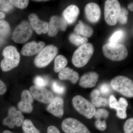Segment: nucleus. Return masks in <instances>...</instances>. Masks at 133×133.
<instances>
[{"label": "nucleus", "instance_id": "nucleus-19", "mask_svg": "<svg viewBox=\"0 0 133 133\" xmlns=\"http://www.w3.org/2000/svg\"><path fill=\"white\" fill-rule=\"evenodd\" d=\"M79 13V9L77 6L73 5H70L64 11L63 18L67 23L72 24L76 21Z\"/></svg>", "mask_w": 133, "mask_h": 133}, {"label": "nucleus", "instance_id": "nucleus-3", "mask_svg": "<svg viewBox=\"0 0 133 133\" xmlns=\"http://www.w3.org/2000/svg\"><path fill=\"white\" fill-rule=\"evenodd\" d=\"M4 58L1 63V67L3 71L6 72L16 67L19 64L20 55L14 46L6 47L3 51Z\"/></svg>", "mask_w": 133, "mask_h": 133}, {"label": "nucleus", "instance_id": "nucleus-9", "mask_svg": "<svg viewBox=\"0 0 133 133\" xmlns=\"http://www.w3.org/2000/svg\"><path fill=\"white\" fill-rule=\"evenodd\" d=\"M62 128L65 133H91L86 126L73 118L65 119L62 122Z\"/></svg>", "mask_w": 133, "mask_h": 133}, {"label": "nucleus", "instance_id": "nucleus-28", "mask_svg": "<svg viewBox=\"0 0 133 133\" xmlns=\"http://www.w3.org/2000/svg\"><path fill=\"white\" fill-rule=\"evenodd\" d=\"M10 26L8 23L3 20H0V35L6 36L10 31Z\"/></svg>", "mask_w": 133, "mask_h": 133}, {"label": "nucleus", "instance_id": "nucleus-42", "mask_svg": "<svg viewBox=\"0 0 133 133\" xmlns=\"http://www.w3.org/2000/svg\"><path fill=\"white\" fill-rule=\"evenodd\" d=\"M5 15L4 13L0 12V19H3L5 18Z\"/></svg>", "mask_w": 133, "mask_h": 133}, {"label": "nucleus", "instance_id": "nucleus-27", "mask_svg": "<svg viewBox=\"0 0 133 133\" xmlns=\"http://www.w3.org/2000/svg\"><path fill=\"white\" fill-rule=\"evenodd\" d=\"M125 33L122 30L116 31L109 39L110 43H117L122 41L125 36Z\"/></svg>", "mask_w": 133, "mask_h": 133}, {"label": "nucleus", "instance_id": "nucleus-41", "mask_svg": "<svg viewBox=\"0 0 133 133\" xmlns=\"http://www.w3.org/2000/svg\"><path fill=\"white\" fill-rule=\"evenodd\" d=\"M128 9L130 10V11H133V3H130V4H129L128 5Z\"/></svg>", "mask_w": 133, "mask_h": 133}, {"label": "nucleus", "instance_id": "nucleus-1", "mask_svg": "<svg viewBox=\"0 0 133 133\" xmlns=\"http://www.w3.org/2000/svg\"><path fill=\"white\" fill-rule=\"evenodd\" d=\"M94 51L93 45L90 43H86L80 45L75 51L72 62L77 68L84 66L89 62Z\"/></svg>", "mask_w": 133, "mask_h": 133}, {"label": "nucleus", "instance_id": "nucleus-17", "mask_svg": "<svg viewBox=\"0 0 133 133\" xmlns=\"http://www.w3.org/2000/svg\"><path fill=\"white\" fill-rule=\"evenodd\" d=\"M45 43L44 42L37 43L32 41L26 44L22 49V55L27 56H31L39 53L44 48Z\"/></svg>", "mask_w": 133, "mask_h": 133}, {"label": "nucleus", "instance_id": "nucleus-8", "mask_svg": "<svg viewBox=\"0 0 133 133\" xmlns=\"http://www.w3.org/2000/svg\"><path fill=\"white\" fill-rule=\"evenodd\" d=\"M32 34L33 30L30 23L24 21L15 29L12 34V39L17 43H24L30 38Z\"/></svg>", "mask_w": 133, "mask_h": 133}, {"label": "nucleus", "instance_id": "nucleus-31", "mask_svg": "<svg viewBox=\"0 0 133 133\" xmlns=\"http://www.w3.org/2000/svg\"><path fill=\"white\" fill-rule=\"evenodd\" d=\"M10 2L13 6L21 9H24L27 7L29 2L27 0H10Z\"/></svg>", "mask_w": 133, "mask_h": 133}, {"label": "nucleus", "instance_id": "nucleus-20", "mask_svg": "<svg viewBox=\"0 0 133 133\" xmlns=\"http://www.w3.org/2000/svg\"><path fill=\"white\" fill-rule=\"evenodd\" d=\"M58 77L62 80H70L72 83L76 84L78 80L79 76L77 72L74 71L69 67H65L59 72Z\"/></svg>", "mask_w": 133, "mask_h": 133}, {"label": "nucleus", "instance_id": "nucleus-38", "mask_svg": "<svg viewBox=\"0 0 133 133\" xmlns=\"http://www.w3.org/2000/svg\"><path fill=\"white\" fill-rule=\"evenodd\" d=\"M118 102L114 95H112L109 98V106L111 108L116 109L118 105Z\"/></svg>", "mask_w": 133, "mask_h": 133}, {"label": "nucleus", "instance_id": "nucleus-37", "mask_svg": "<svg viewBox=\"0 0 133 133\" xmlns=\"http://www.w3.org/2000/svg\"><path fill=\"white\" fill-rule=\"evenodd\" d=\"M95 125L98 129L101 131H104L106 129V124L104 120L101 121V120H97L95 122Z\"/></svg>", "mask_w": 133, "mask_h": 133}, {"label": "nucleus", "instance_id": "nucleus-39", "mask_svg": "<svg viewBox=\"0 0 133 133\" xmlns=\"http://www.w3.org/2000/svg\"><path fill=\"white\" fill-rule=\"evenodd\" d=\"M6 86L5 83L0 79V95L5 94L6 91Z\"/></svg>", "mask_w": 133, "mask_h": 133}, {"label": "nucleus", "instance_id": "nucleus-15", "mask_svg": "<svg viewBox=\"0 0 133 133\" xmlns=\"http://www.w3.org/2000/svg\"><path fill=\"white\" fill-rule=\"evenodd\" d=\"M85 12L87 18L91 22L95 23L99 20L101 11L99 6L96 3H88L85 6Z\"/></svg>", "mask_w": 133, "mask_h": 133}, {"label": "nucleus", "instance_id": "nucleus-34", "mask_svg": "<svg viewBox=\"0 0 133 133\" xmlns=\"http://www.w3.org/2000/svg\"><path fill=\"white\" fill-rule=\"evenodd\" d=\"M109 115V112L107 110L104 109H98L95 112L94 116L95 118L100 120L101 119H106L108 118Z\"/></svg>", "mask_w": 133, "mask_h": 133}, {"label": "nucleus", "instance_id": "nucleus-14", "mask_svg": "<svg viewBox=\"0 0 133 133\" xmlns=\"http://www.w3.org/2000/svg\"><path fill=\"white\" fill-rule=\"evenodd\" d=\"M30 24L31 28L38 35L45 34L49 30V24L47 22L41 21L36 15L32 14L29 16Z\"/></svg>", "mask_w": 133, "mask_h": 133}, {"label": "nucleus", "instance_id": "nucleus-44", "mask_svg": "<svg viewBox=\"0 0 133 133\" xmlns=\"http://www.w3.org/2000/svg\"><path fill=\"white\" fill-rule=\"evenodd\" d=\"M3 39L2 38H1V37H0V45H1L3 43Z\"/></svg>", "mask_w": 133, "mask_h": 133}, {"label": "nucleus", "instance_id": "nucleus-23", "mask_svg": "<svg viewBox=\"0 0 133 133\" xmlns=\"http://www.w3.org/2000/svg\"><path fill=\"white\" fill-rule=\"evenodd\" d=\"M118 102V105L116 109V115L120 118H126L127 116L126 109L128 105L127 101L124 98H121Z\"/></svg>", "mask_w": 133, "mask_h": 133}, {"label": "nucleus", "instance_id": "nucleus-7", "mask_svg": "<svg viewBox=\"0 0 133 133\" xmlns=\"http://www.w3.org/2000/svg\"><path fill=\"white\" fill-rule=\"evenodd\" d=\"M121 7L118 1L107 0L105 2V21L110 26H114L117 23Z\"/></svg>", "mask_w": 133, "mask_h": 133}, {"label": "nucleus", "instance_id": "nucleus-21", "mask_svg": "<svg viewBox=\"0 0 133 133\" xmlns=\"http://www.w3.org/2000/svg\"><path fill=\"white\" fill-rule=\"evenodd\" d=\"M90 97L92 103L97 107H105L108 104V100L101 96L99 91L95 90L91 93Z\"/></svg>", "mask_w": 133, "mask_h": 133}, {"label": "nucleus", "instance_id": "nucleus-11", "mask_svg": "<svg viewBox=\"0 0 133 133\" xmlns=\"http://www.w3.org/2000/svg\"><path fill=\"white\" fill-rule=\"evenodd\" d=\"M33 98L44 104L50 103L54 98V96L50 91L42 87L33 85L30 88V91Z\"/></svg>", "mask_w": 133, "mask_h": 133}, {"label": "nucleus", "instance_id": "nucleus-45", "mask_svg": "<svg viewBox=\"0 0 133 133\" xmlns=\"http://www.w3.org/2000/svg\"><path fill=\"white\" fill-rule=\"evenodd\" d=\"M38 1V2H40V1Z\"/></svg>", "mask_w": 133, "mask_h": 133}, {"label": "nucleus", "instance_id": "nucleus-32", "mask_svg": "<svg viewBox=\"0 0 133 133\" xmlns=\"http://www.w3.org/2000/svg\"><path fill=\"white\" fill-rule=\"evenodd\" d=\"M128 12L125 8H121L119 15L118 21L121 24H125L127 23L128 17Z\"/></svg>", "mask_w": 133, "mask_h": 133}, {"label": "nucleus", "instance_id": "nucleus-13", "mask_svg": "<svg viewBox=\"0 0 133 133\" xmlns=\"http://www.w3.org/2000/svg\"><path fill=\"white\" fill-rule=\"evenodd\" d=\"M21 101L19 102L18 108L21 111L30 113L33 111L32 105L34 98L30 92L28 90H24L22 92L21 95Z\"/></svg>", "mask_w": 133, "mask_h": 133}, {"label": "nucleus", "instance_id": "nucleus-4", "mask_svg": "<svg viewBox=\"0 0 133 133\" xmlns=\"http://www.w3.org/2000/svg\"><path fill=\"white\" fill-rule=\"evenodd\" d=\"M111 86L114 90L122 95L128 97H133V81L127 77L116 76L111 81Z\"/></svg>", "mask_w": 133, "mask_h": 133}, {"label": "nucleus", "instance_id": "nucleus-25", "mask_svg": "<svg viewBox=\"0 0 133 133\" xmlns=\"http://www.w3.org/2000/svg\"><path fill=\"white\" fill-rule=\"evenodd\" d=\"M69 39L72 43L77 46H80L88 42L87 38L75 33L71 34L69 36Z\"/></svg>", "mask_w": 133, "mask_h": 133}, {"label": "nucleus", "instance_id": "nucleus-26", "mask_svg": "<svg viewBox=\"0 0 133 133\" xmlns=\"http://www.w3.org/2000/svg\"><path fill=\"white\" fill-rule=\"evenodd\" d=\"M22 128L25 133H40L30 120L25 119L22 124Z\"/></svg>", "mask_w": 133, "mask_h": 133}, {"label": "nucleus", "instance_id": "nucleus-43", "mask_svg": "<svg viewBox=\"0 0 133 133\" xmlns=\"http://www.w3.org/2000/svg\"><path fill=\"white\" fill-rule=\"evenodd\" d=\"M3 133H14L11 132V131H8V130H6L3 132Z\"/></svg>", "mask_w": 133, "mask_h": 133}, {"label": "nucleus", "instance_id": "nucleus-2", "mask_svg": "<svg viewBox=\"0 0 133 133\" xmlns=\"http://www.w3.org/2000/svg\"><path fill=\"white\" fill-rule=\"evenodd\" d=\"M102 51L107 57L114 61H121L128 55L127 49L125 45L118 43H108L103 45Z\"/></svg>", "mask_w": 133, "mask_h": 133}, {"label": "nucleus", "instance_id": "nucleus-5", "mask_svg": "<svg viewBox=\"0 0 133 133\" xmlns=\"http://www.w3.org/2000/svg\"><path fill=\"white\" fill-rule=\"evenodd\" d=\"M72 104L76 111L87 118L91 119L94 116L96 111L95 107L83 96H75L72 98Z\"/></svg>", "mask_w": 133, "mask_h": 133}, {"label": "nucleus", "instance_id": "nucleus-24", "mask_svg": "<svg viewBox=\"0 0 133 133\" xmlns=\"http://www.w3.org/2000/svg\"><path fill=\"white\" fill-rule=\"evenodd\" d=\"M67 64L68 61L64 56L58 55L55 59L54 71L56 72H59L66 66Z\"/></svg>", "mask_w": 133, "mask_h": 133}, {"label": "nucleus", "instance_id": "nucleus-12", "mask_svg": "<svg viewBox=\"0 0 133 133\" xmlns=\"http://www.w3.org/2000/svg\"><path fill=\"white\" fill-rule=\"evenodd\" d=\"M67 23L63 17L53 16L51 18L49 24L48 35L54 37L58 33L59 30L65 31L67 28Z\"/></svg>", "mask_w": 133, "mask_h": 133}, {"label": "nucleus", "instance_id": "nucleus-6", "mask_svg": "<svg viewBox=\"0 0 133 133\" xmlns=\"http://www.w3.org/2000/svg\"><path fill=\"white\" fill-rule=\"evenodd\" d=\"M58 52V49L53 45H50L43 48L38 53L34 61L37 67L43 68L51 63Z\"/></svg>", "mask_w": 133, "mask_h": 133}, {"label": "nucleus", "instance_id": "nucleus-10", "mask_svg": "<svg viewBox=\"0 0 133 133\" xmlns=\"http://www.w3.org/2000/svg\"><path fill=\"white\" fill-rule=\"evenodd\" d=\"M24 117L22 112L17 110L15 107H10L9 109L8 115L3 119L2 123L4 125L12 129L15 126L19 127L22 125Z\"/></svg>", "mask_w": 133, "mask_h": 133}, {"label": "nucleus", "instance_id": "nucleus-30", "mask_svg": "<svg viewBox=\"0 0 133 133\" xmlns=\"http://www.w3.org/2000/svg\"><path fill=\"white\" fill-rule=\"evenodd\" d=\"M14 8L10 1L0 0V10L3 12H9Z\"/></svg>", "mask_w": 133, "mask_h": 133}, {"label": "nucleus", "instance_id": "nucleus-22", "mask_svg": "<svg viewBox=\"0 0 133 133\" xmlns=\"http://www.w3.org/2000/svg\"><path fill=\"white\" fill-rule=\"evenodd\" d=\"M74 31L78 35L87 37H90L93 33V30L90 26L85 24L81 20L75 26Z\"/></svg>", "mask_w": 133, "mask_h": 133}, {"label": "nucleus", "instance_id": "nucleus-29", "mask_svg": "<svg viewBox=\"0 0 133 133\" xmlns=\"http://www.w3.org/2000/svg\"><path fill=\"white\" fill-rule=\"evenodd\" d=\"M51 89L54 92L60 95L63 94L65 91V88L64 86L57 81L52 82Z\"/></svg>", "mask_w": 133, "mask_h": 133}, {"label": "nucleus", "instance_id": "nucleus-35", "mask_svg": "<svg viewBox=\"0 0 133 133\" xmlns=\"http://www.w3.org/2000/svg\"><path fill=\"white\" fill-rule=\"evenodd\" d=\"M99 92L102 96H107L111 92L112 90L108 84L104 83L101 86Z\"/></svg>", "mask_w": 133, "mask_h": 133}, {"label": "nucleus", "instance_id": "nucleus-16", "mask_svg": "<svg viewBox=\"0 0 133 133\" xmlns=\"http://www.w3.org/2000/svg\"><path fill=\"white\" fill-rule=\"evenodd\" d=\"M64 104L63 99L57 97L50 103L47 108V110L54 116L61 118L64 114Z\"/></svg>", "mask_w": 133, "mask_h": 133}, {"label": "nucleus", "instance_id": "nucleus-18", "mask_svg": "<svg viewBox=\"0 0 133 133\" xmlns=\"http://www.w3.org/2000/svg\"><path fill=\"white\" fill-rule=\"evenodd\" d=\"M98 74L95 72H90L81 77L79 85L84 88H91L96 85L98 79Z\"/></svg>", "mask_w": 133, "mask_h": 133}, {"label": "nucleus", "instance_id": "nucleus-36", "mask_svg": "<svg viewBox=\"0 0 133 133\" xmlns=\"http://www.w3.org/2000/svg\"><path fill=\"white\" fill-rule=\"evenodd\" d=\"M125 133H133V118L128 119L125 122L124 126Z\"/></svg>", "mask_w": 133, "mask_h": 133}, {"label": "nucleus", "instance_id": "nucleus-33", "mask_svg": "<svg viewBox=\"0 0 133 133\" xmlns=\"http://www.w3.org/2000/svg\"><path fill=\"white\" fill-rule=\"evenodd\" d=\"M34 82L36 85L42 87L46 86L49 84V81L47 78L40 76H37Z\"/></svg>", "mask_w": 133, "mask_h": 133}, {"label": "nucleus", "instance_id": "nucleus-40", "mask_svg": "<svg viewBox=\"0 0 133 133\" xmlns=\"http://www.w3.org/2000/svg\"><path fill=\"white\" fill-rule=\"evenodd\" d=\"M47 133H60L59 129L54 126H50L48 127Z\"/></svg>", "mask_w": 133, "mask_h": 133}]
</instances>
